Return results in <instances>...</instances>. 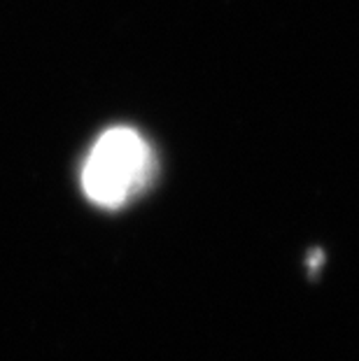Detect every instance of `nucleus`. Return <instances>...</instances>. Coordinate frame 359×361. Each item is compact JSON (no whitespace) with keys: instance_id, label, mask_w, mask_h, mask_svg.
<instances>
[{"instance_id":"f257e3e1","label":"nucleus","mask_w":359,"mask_h":361,"mask_svg":"<svg viewBox=\"0 0 359 361\" xmlns=\"http://www.w3.org/2000/svg\"><path fill=\"white\" fill-rule=\"evenodd\" d=\"M157 173L152 145L135 128L117 126L98 137L82 168V189L105 210L131 203L150 187Z\"/></svg>"}]
</instances>
